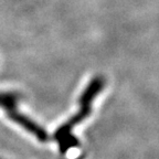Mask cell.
Returning <instances> with one entry per match:
<instances>
[{"label":"cell","instance_id":"6da1fadb","mask_svg":"<svg viewBox=\"0 0 159 159\" xmlns=\"http://www.w3.org/2000/svg\"><path fill=\"white\" fill-rule=\"evenodd\" d=\"M104 79L102 76H96L89 82L79 99L80 108L71 118L59 127L54 134V139L59 144L61 154H66L70 149L79 146V140L73 136L72 132L76 125L83 122L92 111V104L95 97L101 93L104 87Z\"/></svg>","mask_w":159,"mask_h":159}]
</instances>
